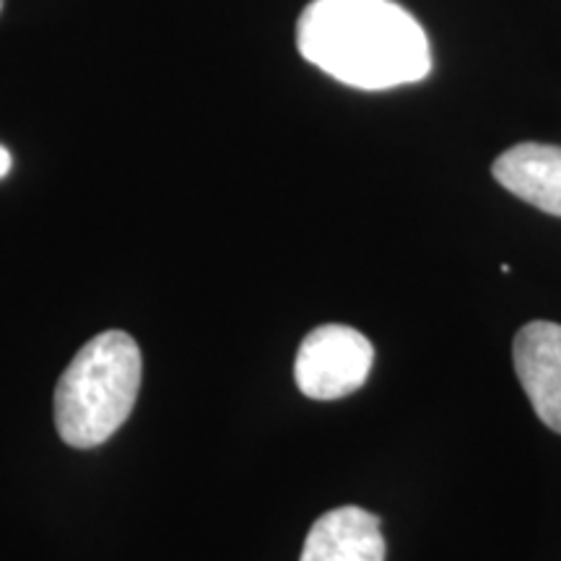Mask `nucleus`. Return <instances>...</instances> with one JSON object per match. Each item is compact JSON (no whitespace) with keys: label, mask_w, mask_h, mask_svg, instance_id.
<instances>
[{"label":"nucleus","mask_w":561,"mask_h":561,"mask_svg":"<svg viewBox=\"0 0 561 561\" xmlns=\"http://www.w3.org/2000/svg\"><path fill=\"white\" fill-rule=\"evenodd\" d=\"M297 47L322 73L364 91L432 73L426 32L392 0H312L297 21Z\"/></svg>","instance_id":"1"},{"label":"nucleus","mask_w":561,"mask_h":561,"mask_svg":"<svg viewBox=\"0 0 561 561\" xmlns=\"http://www.w3.org/2000/svg\"><path fill=\"white\" fill-rule=\"evenodd\" d=\"M140 359L138 343L123 331L94 335L55 388V426L70 447L89 450L107 442L128 421L138 401Z\"/></svg>","instance_id":"2"},{"label":"nucleus","mask_w":561,"mask_h":561,"mask_svg":"<svg viewBox=\"0 0 561 561\" xmlns=\"http://www.w3.org/2000/svg\"><path fill=\"white\" fill-rule=\"evenodd\" d=\"M375 346L348 325H320L301 341L294 362V380L312 401H339L367 382Z\"/></svg>","instance_id":"3"},{"label":"nucleus","mask_w":561,"mask_h":561,"mask_svg":"<svg viewBox=\"0 0 561 561\" xmlns=\"http://www.w3.org/2000/svg\"><path fill=\"white\" fill-rule=\"evenodd\" d=\"M517 380L536 416L561 434V325L536 320L520 328L512 343Z\"/></svg>","instance_id":"4"},{"label":"nucleus","mask_w":561,"mask_h":561,"mask_svg":"<svg viewBox=\"0 0 561 561\" xmlns=\"http://www.w3.org/2000/svg\"><path fill=\"white\" fill-rule=\"evenodd\" d=\"M299 561H385L380 517L346 504L318 517Z\"/></svg>","instance_id":"5"},{"label":"nucleus","mask_w":561,"mask_h":561,"mask_svg":"<svg viewBox=\"0 0 561 561\" xmlns=\"http://www.w3.org/2000/svg\"><path fill=\"white\" fill-rule=\"evenodd\" d=\"M491 174L504 191L541 208L549 216H561V146L517 144L500 153Z\"/></svg>","instance_id":"6"},{"label":"nucleus","mask_w":561,"mask_h":561,"mask_svg":"<svg viewBox=\"0 0 561 561\" xmlns=\"http://www.w3.org/2000/svg\"><path fill=\"white\" fill-rule=\"evenodd\" d=\"M11 172V153L0 146V180Z\"/></svg>","instance_id":"7"},{"label":"nucleus","mask_w":561,"mask_h":561,"mask_svg":"<svg viewBox=\"0 0 561 561\" xmlns=\"http://www.w3.org/2000/svg\"><path fill=\"white\" fill-rule=\"evenodd\" d=\"M0 11H3V0H0Z\"/></svg>","instance_id":"8"}]
</instances>
